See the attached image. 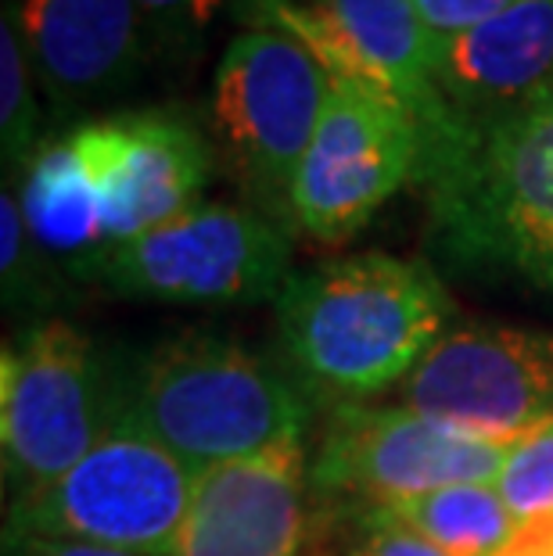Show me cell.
Wrapping results in <instances>:
<instances>
[{"label":"cell","instance_id":"1","mask_svg":"<svg viewBox=\"0 0 553 556\" xmlns=\"http://www.w3.org/2000/svg\"><path fill=\"white\" fill-rule=\"evenodd\" d=\"M439 252L470 274L553 291V90L492 119H445L420 137Z\"/></svg>","mask_w":553,"mask_h":556},{"label":"cell","instance_id":"2","mask_svg":"<svg viewBox=\"0 0 553 556\" xmlns=\"http://www.w3.org/2000/svg\"><path fill=\"white\" fill-rule=\"evenodd\" d=\"M453 302L425 263L360 252L291 274L277 299L288 370L338 406L403 384L445 334Z\"/></svg>","mask_w":553,"mask_h":556},{"label":"cell","instance_id":"3","mask_svg":"<svg viewBox=\"0 0 553 556\" xmlns=\"http://www.w3.org/2000/svg\"><path fill=\"white\" fill-rule=\"evenodd\" d=\"M126 417L205 475L209 467L302 442L313 395L285 366L209 330H184L123 366Z\"/></svg>","mask_w":553,"mask_h":556},{"label":"cell","instance_id":"4","mask_svg":"<svg viewBox=\"0 0 553 556\" xmlns=\"http://www.w3.org/2000/svg\"><path fill=\"white\" fill-rule=\"evenodd\" d=\"M123 417V363L58 319L22 327L0 359V456L11 503L68 475Z\"/></svg>","mask_w":553,"mask_h":556},{"label":"cell","instance_id":"5","mask_svg":"<svg viewBox=\"0 0 553 556\" xmlns=\"http://www.w3.org/2000/svg\"><path fill=\"white\" fill-rule=\"evenodd\" d=\"M335 76L288 33L252 29L223 51L213 79V137L263 212L291 227V191Z\"/></svg>","mask_w":553,"mask_h":556},{"label":"cell","instance_id":"6","mask_svg":"<svg viewBox=\"0 0 553 556\" xmlns=\"http://www.w3.org/2000/svg\"><path fill=\"white\" fill-rule=\"evenodd\" d=\"M198 475L134 417H123L43 492L11 503L4 535L90 542L140 556H176Z\"/></svg>","mask_w":553,"mask_h":556},{"label":"cell","instance_id":"7","mask_svg":"<svg viewBox=\"0 0 553 556\" xmlns=\"http://www.w3.org/2000/svg\"><path fill=\"white\" fill-rule=\"evenodd\" d=\"M73 274L126 299L238 309L280 299L291 277V238L255 208L198 205L166 227L84 258Z\"/></svg>","mask_w":553,"mask_h":556},{"label":"cell","instance_id":"8","mask_svg":"<svg viewBox=\"0 0 553 556\" xmlns=\"http://www.w3.org/2000/svg\"><path fill=\"white\" fill-rule=\"evenodd\" d=\"M517 445L461 431L410 406L345 402L335 406L310 459V489L316 500L395 506L450 484H497Z\"/></svg>","mask_w":553,"mask_h":556},{"label":"cell","instance_id":"9","mask_svg":"<svg viewBox=\"0 0 553 556\" xmlns=\"http://www.w3.org/2000/svg\"><path fill=\"white\" fill-rule=\"evenodd\" d=\"M420 129L403 104L363 83L335 79L291 191V227L345 241L417 176Z\"/></svg>","mask_w":553,"mask_h":556},{"label":"cell","instance_id":"10","mask_svg":"<svg viewBox=\"0 0 553 556\" xmlns=\"http://www.w3.org/2000/svg\"><path fill=\"white\" fill-rule=\"evenodd\" d=\"M399 395L425 417L517 445L553 420V334L503 324L445 330Z\"/></svg>","mask_w":553,"mask_h":556},{"label":"cell","instance_id":"11","mask_svg":"<svg viewBox=\"0 0 553 556\" xmlns=\"http://www.w3.org/2000/svg\"><path fill=\"white\" fill-rule=\"evenodd\" d=\"M259 29H277L305 43L335 79L399 101L428 137L450 109L435 87L439 37L425 26L414 0H241Z\"/></svg>","mask_w":553,"mask_h":556},{"label":"cell","instance_id":"12","mask_svg":"<svg viewBox=\"0 0 553 556\" xmlns=\"http://www.w3.org/2000/svg\"><path fill=\"white\" fill-rule=\"evenodd\" d=\"M101 198L109 248L187 216L202 205L213 148L187 115L144 109L87 123L68 134Z\"/></svg>","mask_w":553,"mask_h":556},{"label":"cell","instance_id":"13","mask_svg":"<svg viewBox=\"0 0 553 556\" xmlns=\"http://www.w3.org/2000/svg\"><path fill=\"white\" fill-rule=\"evenodd\" d=\"M305 484L302 442L209 467L198 475L176 556H302Z\"/></svg>","mask_w":553,"mask_h":556},{"label":"cell","instance_id":"14","mask_svg":"<svg viewBox=\"0 0 553 556\" xmlns=\"http://www.w3.org/2000/svg\"><path fill=\"white\" fill-rule=\"evenodd\" d=\"M11 15L58 109L109 98L126 87L144 54L137 0H18Z\"/></svg>","mask_w":553,"mask_h":556},{"label":"cell","instance_id":"15","mask_svg":"<svg viewBox=\"0 0 553 556\" xmlns=\"http://www.w3.org/2000/svg\"><path fill=\"white\" fill-rule=\"evenodd\" d=\"M435 87L461 119H492L553 90V0H514L461 37L439 40Z\"/></svg>","mask_w":553,"mask_h":556},{"label":"cell","instance_id":"16","mask_svg":"<svg viewBox=\"0 0 553 556\" xmlns=\"http://www.w3.org/2000/svg\"><path fill=\"white\" fill-rule=\"evenodd\" d=\"M18 205L33 241L43 252L73 258V266L109 248L101 198L87 180L68 137L58 144H43L33 155L22 173Z\"/></svg>","mask_w":553,"mask_h":556},{"label":"cell","instance_id":"17","mask_svg":"<svg viewBox=\"0 0 553 556\" xmlns=\"http://www.w3.org/2000/svg\"><path fill=\"white\" fill-rule=\"evenodd\" d=\"M385 510L450 556H497L521 531L497 484H450Z\"/></svg>","mask_w":553,"mask_h":556},{"label":"cell","instance_id":"18","mask_svg":"<svg viewBox=\"0 0 553 556\" xmlns=\"http://www.w3.org/2000/svg\"><path fill=\"white\" fill-rule=\"evenodd\" d=\"M29 54L22 43V33L11 15V4L4 8L0 22V144H4V169H22L33 162L40 144V104L33 98L29 79Z\"/></svg>","mask_w":553,"mask_h":556},{"label":"cell","instance_id":"19","mask_svg":"<svg viewBox=\"0 0 553 556\" xmlns=\"http://www.w3.org/2000/svg\"><path fill=\"white\" fill-rule=\"evenodd\" d=\"M0 280H4V309L15 316L43 313L54 302L43 248L33 241L11 180L0 198Z\"/></svg>","mask_w":553,"mask_h":556},{"label":"cell","instance_id":"20","mask_svg":"<svg viewBox=\"0 0 553 556\" xmlns=\"http://www.w3.org/2000/svg\"><path fill=\"white\" fill-rule=\"evenodd\" d=\"M497 489L521 520V528L536 520H553V420L514 448Z\"/></svg>","mask_w":553,"mask_h":556},{"label":"cell","instance_id":"21","mask_svg":"<svg viewBox=\"0 0 553 556\" xmlns=\"http://www.w3.org/2000/svg\"><path fill=\"white\" fill-rule=\"evenodd\" d=\"M345 556H450L403 525L385 506H356L349 517Z\"/></svg>","mask_w":553,"mask_h":556},{"label":"cell","instance_id":"22","mask_svg":"<svg viewBox=\"0 0 553 556\" xmlns=\"http://www.w3.org/2000/svg\"><path fill=\"white\" fill-rule=\"evenodd\" d=\"M425 26L439 40L461 37V33L481 26L486 18L500 15L503 8H511L514 0H414Z\"/></svg>","mask_w":553,"mask_h":556},{"label":"cell","instance_id":"23","mask_svg":"<svg viewBox=\"0 0 553 556\" xmlns=\"http://www.w3.org/2000/svg\"><path fill=\"white\" fill-rule=\"evenodd\" d=\"M4 556H140V553L90 546V542H68V539L4 535Z\"/></svg>","mask_w":553,"mask_h":556},{"label":"cell","instance_id":"24","mask_svg":"<svg viewBox=\"0 0 553 556\" xmlns=\"http://www.w3.org/2000/svg\"><path fill=\"white\" fill-rule=\"evenodd\" d=\"M227 4V0H137L140 11L155 15L159 22L176 29H202L205 22L216 18V11Z\"/></svg>","mask_w":553,"mask_h":556},{"label":"cell","instance_id":"25","mask_svg":"<svg viewBox=\"0 0 553 556\" xmlns=\"http://www.w3.org/2000/svg\"><path fill=\"white\" fill-rule=\"evenodd\" d=\"M497 556H553V520H536L525 525L511 539V546Z\"/></svg>","mask_w":553,"mask_h":556}]
</instances>
